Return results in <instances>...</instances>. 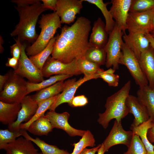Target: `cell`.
I'll return each mask as SVG.
<instances>
[{
    "label": "cell",
    "instance_id": "cell-1",
    "mask_svg": "<svg viewBox=\"0 0 154 154\" xmlns=\"http://www.w3.org/2000/svg\"><path fill=\"white\" fill-rule=\"evenodd\" d=\"M91 28V21L83 16L77 18L70 26L65 25L60 34L56 37L51 57L68 63L84 56L90 47L89 36Z\"/></svg>",
    "mask_w": 154,
    "mask_h": 154
},
{
    "label": "cell",
    "instance_id": "cell-2",
    "mask_svg": "<svg viewBox=\"0 0 154 154\" xmlns=\"http://www.w3.org/2000/svg\"><path fill=\"white\" fill-rule=\"evenodd\" d=\"M16 4L15 8L18 12L19 21L15 29L10 33L12 37L17 36L21 41L32 42L36 40L38 36L36 27L40 15L48 10L39 0H12Z\"/></svg>",
    "mask_w": 154,
    "mask_h": 154
},
{
    "label": "cell",
    "instance_id": "cell-3",
    "mask_svg": "<svg viewBox=\"0 0 154 154\" xmlns=\"http://www.w3.org/2000/svg\"><path fill=\"white\" fill-rule=\"evenodd\" d=\"M131 87V82L129 80L119 90L107 98L105 105L106 110L103 113L98 114L97 120L104 128H107L112 119L121 121L129 113L126 101Z\"/></svg>",
    "mask_w": 154,
    "mask_h": 154
},
{
    "label": "cell",
    "instance_id": "cell-4",
    "mask_svg": "<svg viewBox=\"0 0 154 154\" xmlns=\"http://www.w3.org/2000/svg\"><path fill=\"white\" fill-rule=\"evenodd\" d=\"M38 23L41 29L40 34L35 42L26 49V54L29 56L43 50L54 37L57 29L62 28L60 19L56 12L42 14Z\"/></svg>",
    "mask_w": 154,
    "mask_h": 154
},
{
    "label": "cell",
    "instance_id": "cell-5",
    "mask_svg": "<svg viewBox=\"0 0 154 154\" xmlns=\"http://www.w3.org/2000/svg\"><path fill=\"white\" fill-rule=\"evenodd\" d=\"M9 72L8 79L0 92V100L8 103H20L28 94L27 82L14 71L10 70Z\"/></svg>",
    "mask_w": 154,
    "mask_h": 154
},
{
    "label": "cell",
    "instance_id": "cell-6",
    "mask_svg": "<svg viewBox=\"0 0 154 154\" xmlns=\"http://www.w3.org/2000/svg\"><path fill=\"white\" fill-rule=\"evenodd\" d=\"M123 35L121 30L116 25L109 35L108 41L104 47L106 53L105 65L108 68L112 67L115 70L119 69L121 49L124 43L122 38Z\"/></svg>",
    "mask_w": 154,
    "mask_h": 154
},
{
    "label": "cell",
    "instance_id": "cell-7",
    "mask_svg": "<svg viewBox=\"0 0 154 154\" xmlns=\"http://www.w3.org/2000/svg\"><path fill=\"white\" fill-rule=\"evenodd\" d=\"M19 45L21 51L19 60V64L17 69L14 70L17 74L22 77L26 78L28 82L37 83L44 80L41 71L38 69L27 56L26 52V46L21 44L19 39H15Z\"/></svg>",
    "mask_w": 154,
    "mask_h": 154
},
{
    "label": "cell",
    "instance_id": "cell-8",
    "mask_svg": "<svg viewBox=\"0 0 154 154\" xmlns=\"http://www.w3.org/2000/svg\"><path fill=\"white\" fill-rule=\"evenodd\" d=\"M119 64L126 66L139 87L148 85V82L140 66L138 59L124 43Z\"/></svg>",
    "mask_w": 154,
    "mask_h": 154
},
{
    "label": "cell",
    "instance_id": "cell-9",
    "mask_svg": "<svg viewBox=\"0 0 154 154\" xmlns=\"http://www.w3.org/2000/svg\"><path fill=\"white\" fill-rule=\"evenodd\" d=\"M43 77H50L53 75H77L82 73L78 66L77 60L68 63H64L50 56L41 70Z\"/></svg>",
    "mask_w": 154,
    "mask_h": 154
},
{
    "label": "cell",
    "instance_id": "cell-10",
    "mask_svg": "<svg viewBox=\"0 0 154 154\" xmlns=\"http://www.w3.org/2000/svg\"><path fill=\"white\" fill-rule=\"evenodd\" d=\"M154 9L147 11L130 13L127 21L129 33H139L147 35L152 32L151 19Z\"/></svg>",
    "mask_w": 154,
    "mask_h": 154
},
{
    "label": "cell",
    "instance_id": "cell-11",
    "mask_svg": "<svg viewBox=\"0 0 154 154\" xmlns=\"http://www.w3.org/2000/svg\"><path fill=\"white\" fill-rule=\"evenodd\" d=\"M83 0H57L56 12L62 23H73L83 7Z\"/></svg>",
    "mask_w": 154,
    "mask_h": 154
},
{
    "label": "cell",
    "instance_id": "cell-12",
    "mask_svg": "<svg viewBox=\"0 0 154 154\" xmlns=\"http://www.w3.org/2000/svg\"><path fill=\"white\" fill-rule=\"evenodd\" d=\"M133 133L131 131H126L123 128L121 121L115 120L108 135L102 143L105 152L112 146L118 144H123L127 147L131 142Z\"/></svg>",
    "mask_w": 154,
    "mask_h": 154
},
{
    "label": "cell",
    "instance_id": "cell-13",
    "mask_svg": "<svg viewBox=\"0 0 154 154\" xmlns=\"http://www.w3.org/2000/svg\"><path fill=\"white\" fill-rule=\"evenodd\" d=\"M94 79L95 78L94 77L84 76L78 80L74 78L65 81L62 93L59 94L49 110L55 111L58 106L64 103H68L70 106L78 88L85 82Z\"/></svg>",
    "mask_w": 154,
    "mask_h": 154
},
{
    "label": "cell",
    "instance_id": "cell-14",
    "mask_svg": "<svg viewBox=\"0 0 154 154\" xmlns=\"http://www.w3.org/2000/svg\"><path fill=\"white\" fill-rule=\"evenodd\" d=\"M21 108L16 121L8 125V129L11 131L20 129V127L23 123L29 121L35 114L38 107V104L34 101L31 96L27 95L20 103Z\"/></svg>",
    "mask_w": 154,
    "mask_h": 154
},
{
    "label": "cell",
    "instance_id": "cell-15",
    "mask_svg": "<svg viewBox=\"0 0 154 154\" xmlns=\"http://www.w3.org/2000/svg\"><path fill=\"white\" fill-rule=\"evenodd\" d=\"M132 0H112L110 11L116 25L123 35L127 30V21Z\"/></svg>",
    "mask_w": 154,
    "mask_h": 154
},
{
    "label": "cell",
    "instance_id": "cell-16",
    "mask_svg": "<svg viewBox=\"0 0 154 154\" xmlns=\"http://www.w3.org/2000/svg\"><path fill=\"white\" fill-rule=\"evenodd\" d=\"M45 115L48 119L53 128L63 130L71 137H82L85 132V130L76 129L69 124L68 119L70 115L67 112L59 113L55 111H50L47 112Z\"/></svg>",
    "mask_w": 154,
    "mask_h": 154
},
{
    "label": "cell",
    "instance_id": "cell-17",
    "mask_svg": "<svg viewBox=\"0 0 154 154\" xmlns=\"http://www.w3.org/2000/svg\"><path fill=\"white\" fill-rule=\"evenodd\" d=\"M124 42L138 59L141 54L148 50L150 42L146 35L139 33H129L123 36Z\"/></svg>",
    "mask_w": 154,
    "mask_h": 154
},
{
    "label": "cell",
    "instance_id": "cell-18",
    "mask_svg": "<svg viewBox=\"0 0 154 154\" xmlns=\"http://www.w3.org/2000/svg\"><path fill=\"white\" fill-rule=\"evenodd\" d=\"M126 104L129 113L134 117L130 128L137 126L149 119L146 108L140 102L137 97L129 94L126 99Z\"/></svg>",
    "mask_w": 154,
    "mask_h": 154
},
{
    "label": "cell",
    "instance_id": "cell-19",
    "mask_svg": "<svg viewBox=\"0 0 154 154\" xmlns=\"http://www.w3.org/2000/svg\"><path fill=\"white\" fill-rule=\"evenodd\" d=\"M0 149L5 150L6 154H38L39 153L31 141L22 137L11 143L0 145Z\"/></svg>",
    "mask_w": 154,
    "mask_h": 154
},
{
    "label": "cell",
    "instance_id": "cell-20",
    "mask_svg": "<svg viewBox=\"0 0 154 154\" xmlns=\"http://www.w3.org/2000/svg\"><path fill=\"white\" fill-rule=\"evenodd\" d=\"M108 35L105 28V24L99 17L94 23L89 37L90 46L104 48L108 39Z\"/></svg>",
    "mask_w": 154,
    "mask_h": 154
},
{
    "label": "cell",
    "instance_id": "cell-21",
    "mask_svg": "<svg viewBox=\"0 0 154 154\" xmlns=\"http://www.w3.org/2000/svg\"><path fill=\"white\" fill-rule=\"evenodd\" d=\"M141 68L148 82L149 86L154 88V48L151 45L143 52L138 59Z\"/></svg>",
    "mask_w": 154,
    "mask_h": 154
},
{
    "label": "cell",
    "instance_id": "cell-22",
    "mask_svg": "<svg viewBox=\"0 0 154 154\" xmlns=\"http://www.w3.org/2000/svg\"><path fill=\"white\" fill-rule=\"evenodd\" d=\"M137 98L146 108L150 117L154 123V88L147 85L139 87L137 92Z\"/></svg>",
    "mask_w": 154,
    "mask_h": 154
},
{
    "label": "cell",
    "instance_id": "cell-23",
    "mask_svg": "<svg viewBox=\"0 0 154 154\" xmlns=\"http://www.w3.org/2000/svg\"><path fill=\"white\" fill-rule=\"evenodd\" d=\"M21 108L20 103L10 104L0 101L1 122L8 125L15 122Z\"/></svg>",
    "mask_w": 154,
    "mask_h": 154
},
{
    "label": "cell",
    "instance_id": "cell-24",
    "mask_svg": "<svg viewBox=\"0 0 154 154\" xmlns=\"http://www.w3.org/2000/svg\"><path fill=\"white\" fill-rule=\"evenodd\" d=\"M154 126V123L149 118L137 126L130 128L133 134L140 137L145 146L147 154H154V145L149 142L147 137L148 130Z\"/></svg>",
    "mask_w": 154,
    "mask_h": 154
},
{
    "label": "cell",
    "instance_id": "cell-25",
    "mask_svg": "<svg viewBox=\"0 0 154 154\" xmlns=\"http://www.w3.org/2000/svg\"><path fill=\"white\" fill-rule=\"evenodd\" d=\"M26 130L21 129L22 136L31 141L40 149L42 154H70L67 151L60 149L56 146L50 145L38 137L34 138L30 136Z\"/></svg>",
    "mask_w": 154,
    "mask_h": 154
},
{
    "label": "cell",
    "instance_id": "cell-26",
    "mask_svg": "<svg viewBox=\"0 0 154 154\" xmlns=\"http://www.w3.org/2000/svg\"><path fill=\"white\" fill-rule=\"evenodd\" d=\"M47 117L44 115L32 123L27 130L33 134L38 135H47L53 129Z\"/></svg>",
    "mask_w": 154,
    "mask_h": 154
},
{
    "label": "cell",
    "instance_id": "cell-27",
    "mask_svg": "<svg viewBox=\"0 0 154 154\" xmlns=\"http://www.w3.org/2000/svg\"><path fill=\"white\" fill-rule=\"evenodd\" d=\"M64 82V81L58 82L48 87L38 91L36 94L31 96L32 97L38 104L60 94L62 91Z\"/></svg>",
    "mask_w": 154,
    "mask_h": 154
},
{
    "label": "cell",
    "instance_id": "cell-28",
    "mask_svg": "<svg viewBox=\"0 0 154 154\" xmlns=\"http://www.w3.org/2000/svg\"><path fill=\"white\" fill-rule=\"evenodd\" d=\"M72 76L67 75H55L38 83H35L27 82L28 94L32 92L39 91L46 88L58 82L64 81Z\"/></svg>",
    "mask_w": 154,
    "mask_h": 154
},
{
    "label": "cell",
    "instance_id": "cell-29",
    "mask_svg": "<svg viewBox=\"0 0 154 154\" xmlns=\"http://www.w3.org/2000/svg\"><path fill=\"white\" fill-rule=\"evenodd\" d=\"M79 68L84 76L99 78V74L104 70L98 65L87 59L83 56L77 60Z\"/></svg>",
    "mask_w": 154,
    "mask_h": 154
},
{
    "label": "cell",
    "instance_id": "cell-30",
    "mask_svg": "<svg viewBox=\"0 0 154 154\" xmlns=\"http://www.w3.org/2000/svg\"><path fill=\"white\" fill-rule=\"evenodd\" d=\"M97 7L101 11L105 20V28L108 34L112 31L116 25L115 22L110 11L107 8V5L110 2L104 3L102 0H83Z\"/></svg>",
    "mask_w": 154,
    "mask_h": 154
},
{
    "label": "cell",
    "instance_id": "cell-31",
    "mask_svg": "<svg viewBox=\"0 0 154 154\" xmlns=\"http://www.w3.org/2000/svg\"><path fill=\"white\" fill-rule=\"evenodd\" d=\"M56 40V37H54L43 50L34 56H29L33 63L41 71L45 62L53 52Z\"/></svg>",
    "mask_w": 154,
    "mask_h": 154
},
{
    "label": "cell",
    "instance_id": "cell-32",
    "mask_svg": "<svg viewBox=\"0 0 154 154\" xmlns=\"http://www.w3.org/2000/svg\"><path fill=\"white\" fill-rule=\"evenodd\" d=\"M58 95L45 100L38 104V108L34 115L28 122L22 123L20 127V129L27 130L32 123L39 117L45 115V112L47 110L49 109Z\"/></svg>",
    "mask_w": 154,
    "mask_h": 154
},
{
    "label": "cell",
    "instance_id": "cell-33",
    "mask_svg": "<svg viewBox=\"0 0 154 154\" xmlns=\"http://www.w3.org/2000/svg\"><path fill=\"white\" fill-rule=\"evenodd\" d=\"M84 56L88 60L100 66L106 64V53L104 48L90 46Z\"/></svg>",
    "mask_w": 154,
    "mask_h": 154
},
{
    "label": "cell",
    "instance_id": "cell-34",
    "mask_svg": "<svg viewBox=\"0 0 154 154\" xmlns=\"http://www.w3.org/2000/svg\"><path fill=\"white\" fill-rule=\"evenodd\" d=\"M95 142V140L92 133L90 130H86L79 141L73 144L74 148L73 152L70 154H80L86 147H94Z\"/></svg>",
    "mask_w": 154,
    "mask_h": 154
},
{
    "label": "cell",
    "instance_id": "cell-35",
    "mask_svg": "<svg viewBox=\"0 0 154 154\" xmlns=\"http://www.w3.org/2000/svg\"><path fill=\"white\" fill-rule=\"evenodd\" d=\"M154 9V0H132L129 12L147 11Z\"/></svg>",
    "mask_w": 154,
    "mask_h": 154
},
{
    "label": "cell",
    "instance_id": "cell-36",
    "mask_svg": "<svg viewBox=\"0 0 154 154\" xmlns=\"http://www.w3.org/2000/svg\"><path fill=\"white\" fill-rule=\"evenodd\" d=\"M127 151L123 154H147L145 146L140 137L133 134Z\"/></svg>",
    "mask_w": 154,
    "mask_h": 154
},
{
    "label": "cell",
    "instance_id": "cell-37",
    "mask_svg": "<svg viewBox=\"0 0 154 154\" xmlns=\"http://www.w3.org/2000/svg\"><path fill=\"white\" fill-rule=\"evenodd\" d=\"M115 71L111 68L106 70H104L99 74V78L107 82L109 86L117 87L119 84V76L118 75L114 74Z\"/></svg>",
    "mask_w": 154,
    "mask_h": 154
},
{
    "label": "cell",
    "instance_id": "cell-38",
    "mask_svg": "<svg viewBox=\"0 0 154 154\" xmlns=\"http://www.w3.org/2000/svg\"><path fill=\"white\" fill-rule=\"evenodd\" d=\"M22 136L21 129L11 131L8 129L0 130V145L8 144L14 141L17 138Z\"/></svg>",
    "mask_w": 154,
    "mask_h": 154
},
{
    "label": "cell",
    "instance_id": "cell-39",
    "mask_svg": "<svg viewBox=\"0 0 154 154\" xmlns=\"http://www.w3.org/2000/svg\"><path fill=\"white\" fill-rule=\"evenodd\" d=\"M87 98L84 95L75 96L72 99L70 106L72 107H81L88 103Z\"/></svg>",
    "mask_w": 154,
    "mask_h": 154
},
{
    "label": "cell",
    "instance_id": "cell-40",
    "mask_svg": "<svg viewBox=\"0 0 154 154\" xmlns=\"http://www.w3.org/2000/svg\"><path fill=\"white\" fill-rule=\"evenodd\" d=\"M44 7L47 9H51L56 12L57 0H42Z\"/></svg>",
    "mask_w": 154,
    "mask_h": 154
},
{
    "label": "cell",
    "instance_id": "cell-41",
    "mask_svg": "<svg viewBox=\"0 0 154 154\" xmlns=\"http://www.w3.org/2000/svg\"><path fill=\"white\" fill-rule=\"evenodd\" d=\"M10 52L13 57L19 60L21 56V51L20 47L17 43L10 46Z\"/></svg>",
    "mask_w": 154,
    "mask_h": 154
},
{
    "label": "cell",
    "instance_id": "cell-42",
    "mask_svg": "<svg viewBox=\"0 0 154 154\" xmlns=\"http://www.w3.org/2000/svg\"><path fill=\"white\" fill-rule=\"evenodd\" d=\"M19 64V60L14 57L9 58L5 64V65L7 67L13 68L14 70H16Z\"/></svg>",
    "mask_w": 154,
    "mask_h": 154
},
{
    "label": "cell",
    "instance_id": "cell-43",
    "mask_svg": "<svg viewBox=\"0 0 154 154\" xmlns=\"http://www.w3.org/2000/svg\"><path fill=\"white\" fill-rule=\"evenodd\" d=\"M9 76V71L4 75H0V91L1 92L7 82Z\"/></svg>",
    "mask_w": 154,
    "mask_h": 154
},
{
    "label": "cell",
    "instance_id": "cell-44",
    "mask_svg": "<svg viewBox=\"0 0 154 154\" xmlns=\"http://www.w3.org/2000/svg\"><path fill=\"white\" fill-rule=\"evenodd\" d=\"M101 145V144H99L96 147L91 149L86 148L82 151L80 154H95Z\"/></svg>",
    "mask_w": 154,
    "mask_h": 154
},
{
    "label": "cell",
    "instance_id": "cell-45",
    "mask_svg": "<svg viewBox=\"0 0 154 154\" xmlns=\"http://www.w3.org/2000/svg\"><path fill=\"white\" fill-rule=\"evenodd\" d=\"M147 137L150 143H154V126L148 130L147 133Z\"/></svg>",
    "mask_w": 154,
    "mask_h": 154
},
{
    "label": "cell",
    "instance_id": "cell-46",
    "mask_svg": "<svg viewBox=\"0 0 154 154\" xmlns=\"http://www.w3.org/2000/svg\"><path fill=\"white\" fill-rule=\"evenodd\" d=\"M146 35L149 40L150 45L154 48V38L150 34H147V35Z\"/></svg>",
    "mask_w": 154,
    "mask_h": 154
},
{
    "label": "cell",
    "instance_id": "cell-47",
    "mask_svg": "<svg viewBox=\"0 0 154 154\" xmlns=\"http://www.w3.org/2000/svg\"><path fill=\"white\" fill-rule=\"evenodd\" d=\"M97 154H104L105 152L104 147L103 143L101 144V146L98 150Z\"/></svg>",
    "mask_w": 154,
    "mask_h": 154
},
{
    "label": "cell",
    "instance_id": "cell-48",
    "mask_svg": "<svg viewBox=\"0 0 154 154\" xmlns=\"http://www.w3.org/2000/svg\"><path fill=\"white\" fill-rule=\"evenodd\" d=\"M0 53H2L4 51V48L2 46V44L3 43V40L2 38V37L0 36Z\"/></svg>",
    "mask_w": 154,
    "mask_h": 154
},
{
    "label": "cell",
    "instance_id": "cell-49",
    "mask_svg": "<svg viewBox=\"0 0 154 154\" xmlns=\"http://www.w3.org/2000/svg\"><path fill=\"white\" fill-rule=\"evenodd\" d=\"M151 27H152V31L151 33L154 32V12L153 14V15L152 16V18Z\"/></svg>",
    "mask_w": 154,
    "mask_h": 154
},
{
    "label": "cell",
    "instance_id": "cell-50",
    "mask_svg": "<svg viewBox=\"0 0 154 154\" xmlns=\"http://www.w3.org/2000/svg\"><path fill=\"white\" fill-rule=\"evenodd\" d=\"M150 34L154 39V33H151Z\"/></svg>",
    "mask_w": 154,
    "mask_h": 154
},
{
    "label": "cell",
    "instance_id": "cell-51",
    "mask_svg": "<svg viewBox=\"0 0 154 154\" xmlns=\"http://www.w3.org/2000/svg\"><path fill=\"white\" fill-rule=\"evenodd\" d=\"M38 154H42V153L41 152L40 153H39Z\"/></svg>",
    "mask_w": 154,
    "mask_h": 154
},
{
    "label": "cell",
    "instance_id": "cell-52",
    "mask_svg": "<svg viewBox=\"0 0 154 154\" xmlns=\"http://www.w3.org/2000/svg\"><path fill=\"white\" fill-rule=\"evenodd\" d=\"M152 33H153V32H152ZM153 33H154V32H153Z\"/></svg>",
    "mask_w": 154,
    "mask_h": 154
}]
</instances>
